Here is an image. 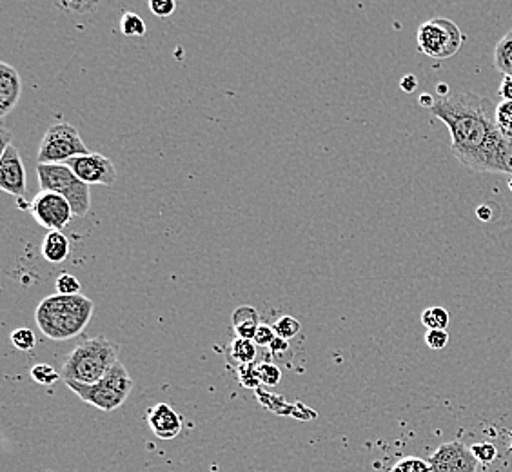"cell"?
I'll list each match as a JSON object with an SVG mask.
<instances>
[{
  "instance_id": "1",
  "label": "cell",
  "mask_w": 512,
  "mask_h": 472,
  "mask_svg": "<svg viewBox=\"0 0 512 472\" xmlns=\"http://www.w3.org/2000/svg\"><path fill=\"white\" fill-rule=\"evenodd\" d=\"M434 117L451 133V153L465 168L512 177V142L496 124V104L474 93L436 97Z\"/></svg>"
},
{
  "instance_id": "2",
  "label": "cell",
  "mask_w": 512,
  "mask_h": 472,
  "mask_svg": "<svg viewBox=\"0 0 512 472\" xmlns=\"http://www.w3.org/2000/svg\"><path fill=\"white\" fill-rule=\"evenodd\" d=\"M95 311L88 296L51 295L44 298L35 311V322L40 333L55 342H64L79 336Z\"/></svg>"
},
{
  "instance_id": "3",
  "label": "cell",
  "mask_w": 512,
  "mask_h": 472,
  "mask_svg": "<svg viewBox=\"0 0 512 472\" xmlns=\"http://www.w3.org/2000/svg\"><path fill=\"white\" fill-rule=\"evenodd\" d=\"M119 345L106 336H95L77 345L62 365L64 382L93 385L102 380L109 369L119 362Z\"/></svg>"
},
{
  "instance_id": "4",
  "label": "cell",
  "mask_w": 512,
  "mask_h": 472,
  "mask_svg": "<svg viewBox=\"0 0 512 472\" xmlns=\"http://www.w3.org/2000/svg\"><path fill=\"white\" fill-rule=\"evenodd\" d=\"M82 402L97 407L104 413L117 411L120 405L126 404L129 394L133 391V380L126 367L117 362L109 369V373L97 384L84 385L77 382H64Z\"/></svg>"
},
{
  "instance_id": "5",
  "label": "cell",
  "mask_w": 512,
  "mask_h": 472,
  "mask_svg": "<svg viewBox=\"0 0 512 472\" xmlns=\"http://www.w3.org/2000/svg\"><path fill=\"white\" fill-rule=\"evenodd\" d=\"M40 191H53L68 200L75 217H86L91 209V191L73 169L66 164H39L37 166Z\"/></svg>"
},
{
  "instance_id": "6",
  "label": "cell",
  "mask_w": 512,
  "mask_h": 472,
  "mask_svg": "<svg viewBox=\"0 0 512 472\" xmlns=\"http://www.w3.org/2000/svg\"><path fill=\"white\" fill-rule=\"evenodd\" d=\"M416 42H418V50L427 57L434 60H447L462 50L465 35L453 20L436 17V19L427 20L418 28Z\"/></svg>"
},
{
  "instance_id": "7",
  "label": "cell",
  "mask_w": 512,
  "mask_h": 472,
  "mask_svg": "<svg viewBox=\"0 0 512 472\" xmlns=\"http://www.w3.org/2000/svg\"><path fill=\"white\" fill-rule=\"evenodd\" d=\"M91 153L77 128L69 122L53 124L40 140L39 164H66L71 158Z\"/></svg>"
},
{
  "instance_id": "8",
  "label": "cell",
  "mask_w": 512,
  "mask_h": 472,
  "mask_svg": "<svg viewBox=\"0 0 512 472\" xmlns=\"http://www.w3.org/2000/svg\"><path fill=\"white\" fill-rule=\"evenodd\" d=\"M0 189L11 197L19 200L20 209L30 211L31 202L28 197V175L24 160L20 157L19 149L13 144H6L0 155Z\"/></svg>"
},
{
  "instance_id": "9",
  "label": "cell",
  "mask_w": 512,
  "mask_h": 472,
  "mask_svg": "<svg viewBox=\"0 0 512 472\" xmlns=\"http://www.w3.org/2000/svg\"><path fill=\"white\" fill-rule=\"evenodd\" d=\"M30 213L48 231H62L75 217L68 200L53 191H39L31 200Z\"/></svg>"
},
{
  "instance_id": "10",
  "label": "cell",
  "mask_w": 512,
  "mask_h": 472,
  "mask_svg": "<svg viewBox=\"0 0 512 472\" xmlns=\"http://www.w3.org/2000/svg\"><path fill=\"white\" fill-rule=\"evenodd\" d=\"M66 166L73 169V173L88 186H115L117 182L115 164L102 153L91 151L88 155L71 158L66 162Z\"/></svg>"
},
{
  "instance_id": "11",
  "label": "cell",
  "mask_w": 512,
  "mask_h": 472,
  "mask_svg": "<svg viewBox=\"0 0 512 472\" xmlns=\"http://www.w3.org/2000/svg\"><path fill=\"white\" fill-rule=\"evenodd\" d=\"M427 462L433 472H478L482 465L463 442L442 443Z\"/></svg>"
},
{
  "instance_id": "12",
  "label": "cell",
  "mask_w": 512,
  "mask_h": 472,
  "mask_svg": "<svg viewBox=\"0 0 512 472\" xmlns=\"http://www.w3.org/2000/svg\"><path fill=\"white\" fill-rule=\"evenodd\" d=\"M148 423L153 434L160 440H175L182 433L184 420L169 404H157L148 411Z\"/></svg>"
},
{
  "instance_id": "13",
  "label": "cell",
  "mask_w": 512,
  "mask_h": 472,
  "mask_svg": "<svg viewBox=\"0 0 512 472\" xmlns=\"http://www.w3.org/2000/svg\"><path fill=\"white\" fill-rule=\"evenodd\" d=\"M22 80L19 71L8 62H0V117H6L19 104Z\"/></svg>"
},
{
  "instance_id": "14",
  "label": "cell",
  "mask_w": 512,
  "mask_h": 472,
  "mask_svg": "<svg viewBox=\"0 0 512 472\" xmlns=\"http://www.w3.org/2000/svg\"><path fill=\"white\" fill-rule=\"evenodd\" d=\"M231 324H233V329H235L238 338L253 340L256 329L260 327V315H258L255 307L240 305L231 315Z\"/></svg>"
},
{
  "instance_id": "15",
  "label": "cell",
  "mask_w": 512,
  "mask_h": 472,
  "mask_svg": "<svg viewBox=\"0 0 512 472\" xmlns=\"http://www.w3.org/2000/svg\"><path fill=\"white\" fill-rule=\"evenodd\" d=\"M42 256L51 264H62L69 256L68 236L62 231H48L42 240Z\"/></svg>"
},
{
  "instance_id": "16",
  "label": "cell",
  "mask_w": 512,
  "mask_h": 472,
  "mask_svg": "<svg viewBox=\"0 0 512 472\" xmlns=\"http://www.w3.org/2000/svg\"><path fill=\"white\" fill-rule=\"evenodd\" d=\"M494 68L503 73V77H512V28L496 44Z\"/></svg>"
},
{
  "instance_id": "17",
  "label": "cell",
  "mask_w": 512,
  "mask_h": 472,
  "mask_svg": "<svg viewBox=\"0 0 512 472\" xmlns=\"http://www.w3.org/2000/svg\"><path fill=\"white\" fill-rule=\"evenodd\" d=\"M256 347H258V345H256L253 340L238 338L237 336V340L231 342L229 354H231V358H233L237 364H255Z\"/></svg>"
},
{
  "instance_id": "18",
  "label": "cell",
  "mask_w": 512,
  "mask_h": 472,
  "mask_svg": "<svg viewBox=\"0 0 512 472\" xmlns=\"http://www.w3.org/2000/svg\"><path fill=\"white\" fill-rule=\"evenodd\" d=\"M422 324L427 329H447L449 325V313L445 307L434 305V307H427L422 313Z\"/></svg>"
},
{
  "instance_id": "19",
  "label": "cell",
  "mask_w": 512,
  "mask_h": 472,
  "mask_svg": "<svg viewBox=\"0 0 512 472\" xmlns=\"http://www.w3.org/2000/svg\"><path fill=\"white\" fill-rule=\"evenodd\" d=\"M120 31L126 35V37H142V35H146V22L144 19L137 15V13H124L122 15V19H120Z\"/></svg>"
},
{
  "instance_id": "20",
  "label": "cell",
  "mask_w": 512,
  "mask_h": 472,
  "mask_svg": "<svg viewBox=\"0 0 512 472\" xmlns=\"http://www.w3.org/2000/svg\"><path fill=\"white\" fill-rule=\"evenodd\" d=\"M496 124L503 137L512 142V100H503L496 106Z\"/></svg>"
},
{
  "instance_id": "21",
  "label": "cell",
  "mask_w": 512,
  "mask_h": 472,
  "mask_svg": "<svg viewBox=\"0 0 512 472\" xmlns=\"http://www.w3.org/2000/svg\"><path fill=\"white\" fill-rule=\"evenodd\" d=\"M30 374L33 382H37L39 385H53L62 378L59 371L55 367H51L50 364L33 365Z\"/></svg>"
},
{
  "instance_id": "22",
  "label": "cell",
  "mask_w": 512,
  "mask_h": 472,
  "mask_svg": "<svg viewBox=\"0 0 512 472\" xmlns=\"http://www.w3.org/2000/svg\"><path fill=\"white\" fill-rule=\"evenodd\" d=\"M11 344L19 351H31L37 345V338H35V333L31 331L30 327H17L11 333Z\"/></svg>"
},
{
  "instance_id": "23",
  "label": "cell",
  "mask_w": 512,
  "mask_h": 472,
  "mask_svg": "<svg viewBox=\"0 0 512 472\" xmlns=\"http://www.w3.org/2000/svg\"><path fill=\"white\" fill-rule=\"evenodd\" d=\"M273 327H275L276 336H280L284 340H293L302 329V325L296 320L295 316H282Z\"/></svg>"
},
{
  "instance_id": "24",
  "label": "cell",
  "mask_w": 512,
  "mask_h": 472,
  "mask_svg": "<svg viewBox=\"0 0 512 472\" xmlns=\"http://www.w3.org/2000/svg\"><path fill=\"white\" fill-rule=\"evenodd\" d=\"M238 380H240L242 387H247V389H256L258 385H262L260 374H258V365H240L238 367Z\"/></svg>"
},
{
  "instance_id": "25",
  "label": "cell",
  "mask_w": 512,
  "mask_h": 472,
  "mask_svg": "<svg viewBox=\"0 0 512 472\" xmlns=\"http://www.w3.org/2000/svg\"><path fill=\"white\" fill-rule=\"evenodd\" d=\"M258 374H260V382L267 385V387H276L282 380V371L280 367L271 362H264L258 365Z\"/></svg>"
},
{
  "instance_id": "26",
  "label": "cell",
  "mask_w": 512,
  "mask_h": 472,
  "mask_svg": "<svg viewBox=\"0 0 512 472\" xmlns=\"http://www.w3.org/2000/svg\"><path fill=\"white\" fill-rule=\"evenodd\" d=\"M80 287L82 286H80L79 278L69 275V273L60 275L59 278H57V282H55V289H57L59 295H80Z\"/></svg>"
},
{
  "instance_id": "27",
  "label": "cell",
  "mask_w": 512,
  "mask_h": 472,
  "mask_svg": "<svg viewBox=\"0 0 512 472\" xmlns=\"http://www.w3.org/2000/svg\"><path fill=\"white\" fill-rule=\"evenodd\" d=\"M425 345L433 351H442L449 344L447 329H427L424 336Z\"/></svg>"
},
{
  "instance_id": "28",
  "label": "cell",
  "mask_w": 512,
  "mask_h": 472,
  "mask_svg": "<svg viewBox=\"0 0 512 472\" xmlns=\"http://www.w3.org/2000/svg\"><path fill=\"white\" fill-rule=\"evenodd\" d=\"M391 472H433V469H431L429 462L411 456V458H404V460L396 463Z\"/></svg>"
},
{
  "instance_id": "29",
  "label": "cell",
  "mask_w": 512,
  "mask_h": 472,
  "mask_svg": "<svg viewBox=\"0 0 512 472\" xmlns=\"http://www.w3.org/2000/svg\"><path fill=\"white\" fill-rule=\"evenodd\" d=\"M149 10L160 19H168L177 10V0H148Z\"/></svg>"
},
{
  "instance_id": "30",
  "label": "cell",
  "mask_w": 512,
  "mask_h": 472,
  "mask_svg": "<svg viewBox=\"0 0 512 472\" xmlns=\"http://www.w3.org/2000/svg\"><path fill=\"white\" fill-rule=\"evenodd\" d=\"M471 449H473V454L476 456V460L483 463V465L493 463L494 460H496V456H498V449L494 447L493 443H476V445H473Z\"/></svg>"
},
{
  "instance_id": "31",
  "label": "cell",
  "mask_w": 512,
  "mask_h": 472,
  "mask_svg": "<svg viewBox=\"0 0 512 472\" xmlns=\"http://www.w3.org/2000/svg\"><path fill=\"white\" fill-rule=\"evenodd\" d=\"M276 333L275 327L273 325L260 324V327L256 329L255 338H253V342L256 345H260V347H269V345L275 342Z\"/></svg>"
},
{
  "instance_id": "32",
  "label": "cell",
  "mask_w": 512,
  "mask_h": 472,
  "mask_svg": "<svg viewBox=\"0 0 512 472\" xmlns=\"http://www.w3.org/2000/svg\"><path fill=\"white\" fill-rule=\"evenodd\" d=\"M269 349H271V353L273 354L287 353V351H289V340H284V338L276 336L275 342L269 345Z\"/></svg>"
},
{
  "instance_id": "33",
  "label": "cell",
  "mask_w": 512,
  "mask_h": 472,
  "mask_svg": "<svg viewBox=\"0 0 512 472\" xmlns=\"http://www.w3.org/2000/svg\"><path fill=\"white\" fill-rule=\"evenodd\" d=\"M400 88L404 89L405 93H413L418 88V80L414 75H405L402 82H400Z\"/></svg>"
},
{
  "instance_id": "34",
  "label": "cell",
  "mask_w": 512,
  "mask_h": 472,
  "mask_svg": "<svg viewBox=\"0 0 512 472\" xmlns=\"http://www.w3.org/2000/svg\"><path fill=\"white\" fill-rule=\"evenodd\" d=\"M500 95L503 100H512V77H503L502 84H500Z\"/></svg>"
},
{
  "instance_id": "35",
  "label": "cell",
  "mask_w": 512,
  "mask_h": 472,
  "mask_svg": "<svg viewBox=\"0 0 512 472\" xmlns=\"http://www.w3.org/2000/svg\"><path fill=\"white\" fill-rule=\"evenodd\" d=\"M434 100L436 99H433V97H429V95L425 93V95H422V97H420V106H427V108L431 109L433 108Z\"/></svg>"
},
{
  "instance_id": "36",
  "label": "cell",
  "mask_w": 512,
  "mask_h": 472,
  "mask_svg": "<svg viewBox=\"0 0 512 472\" xmlns=\"http://www.w3.org/2000/svg\"><path fill=\"white\" fill-rule=\"evenodd\" d=\"M436 93H438V97H447V95H451L447 84H438V86H436Z\"/></svg>"
},
{
  "instance_id": "37",
  "label": "cell",
  "mask_w": 512,
  "mask_h": 472,
  "mask_svg": "<svg viewBox=\"0 0 512 472\" xmlns=\"http://www.w3.org/2000/svg\"><path fill=\"white\" fill-rule=\"evenodd\" d=\"M509 189H511V191H512V178H511V180H509Z\"/></svg>"
},
{
  "instance_id": "38",
  "label": "cell",
  "mask_w": 512,
  "mask_h": 472,
  "mask_svg": "<svg viewBox=\"0 0 512 472\" xmlns=\"http://www.w3.org/2000/svg\"><path fill=\"white\" fill-rule=\"evenodd\" d=\"M511 440H512V433H511Z\"/></svg>"
}]
</instances>
